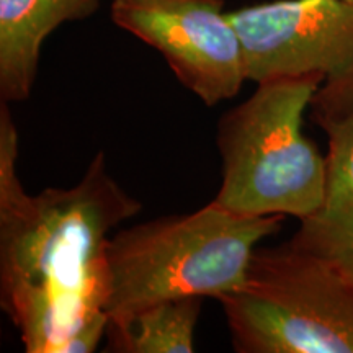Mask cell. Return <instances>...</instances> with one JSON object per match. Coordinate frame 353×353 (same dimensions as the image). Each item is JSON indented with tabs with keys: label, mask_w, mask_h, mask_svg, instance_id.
<instances>
[{
	"label": "cell",
	"mask_w": 353,
	"mask_h": 353,
	"mask_svg": "<svg viewBox=\"0 0 353 353\" xmlns=\"http://www.w3.org/2000/svg\"><path fill=\"white\" fill-rule=\"evenodd\" d=\"M201 301L198 296L169 299L110 317L105 352L192 353Z\"/></svg>",
	"instance_id": "obj_9"
},
{
	"label": "cell",
	"mask_w": 353,
	"mask_h": 353,
	"mask_svg": "<svg viewBox=\"0 0 353 353\" xmlns=\"http://www.w3.org/2000/svg\"><path fill=\"white\" fill-rule=\"evenodd\" d=\"M321 128L329 141L324 200L314 216L301 221L288 242L309 252L330 255L353 242V112Z\"/></svg>",
	"instance_id": "obj_8"
},
{
	"label": "cell",
	"mask_w": 353,
	"mask_h": 353,
	"mask_svg": "<svg viewBox=\"0 0 353 353\" xmlns=\"http://www.w3.org/2000/svg\"><path fill=\"white\" fill-rule=\"evenodd\" d=\"M112 20L161 52L208 107L234 99L249 81L244 46L223 0H113Z\"/></svg>",
	"instance_id": "obj_6"
},
{
	"label": "cell",
	"mask_w": 353,
	"mask_h": 353,
	"mask_svg": "<svg viewBox=\"0 0 353 353\" xmlns=\"http://www.w3.org/2000/svg\"><path fill=\"white\" fill-rule=\"evenodd\" d=\"M347 2H352L353 3V0H347Z\"/></svg>",
	"instance_id": "obj_11"
},
{
	"label": "cell",
	"mask_w": 353,
	"mask_h": 353,
	"mask_svg": "<svg viewBox=\"0 0 353 353\" xmlns=\"http://www.w3.org/2000/svg\"><path fill=\"white\" fill-rule=\"evenodd\" d=\"M218 301L239 353H353V283L324 255L255 249L244 283Z\"/></svg>",
	"instance_id": "obj_4"
},
{
	"label": "cell",
	"mask_w": 353,
	"mask_h": 353,
	"mask_svg": "<svg viewBox=\"0 0 353 353\" xmlns=\"http://www.w3.org/2000/svg\"><path fill=\"white\" fill-rule=\"evenodd\" d=\"M324 257L332 259L334 262L337 263V267L341 268L343 273H345L348 280L353 283V242L352 244L343 247V249L337 250V252H334L330 255H324Z\"/></svg>",
	"instance_id": "obj_10"
},
{
	"label": "cell",
	"mask_w": 353,
	"mask_h": 353,
	"mask_svg": "<svg viewBox=\"0 0 353 353\" xmlns=\"http://www.w3.org/2000/svg\"><path fill=\"white\" fill-rule=\"evenodd\" d=\"M100 6L101 0H0V100L28 99L46 38L57 26L92 17Z\"/></svg>",
	"instance_id": "obj_7"
},
{
	"label": "cell",
	"mask_w": 353,
	"mask_h": 353,
	"mask_svg": "<svg viewBox=\"0 0 353 353\" xmlns=\"http://www.w3.org/2000/svg\"><path fill=\"white\" fill-rule=\"evenodd\" d=\"M322 82L317 74L265 79L249 99L221 117L218 205L245 216L280 214L299 221L319 211L325 156L303 134V114Z\"/></svg>",
	"instance_id": "obj_3"
},
{
	"label": "cell",
	"mask_w": 353,
	"mask_h": 353,
	"mask_svg": "<svg viewBox=\"0 0 353 353\" xmlns=\"http://www.w3.org/2000/svg\"><path fill=\"white\" fill-rule=\"evenodd\" d=\"M245 52L247 79L317 74L311 103L317 126L353 112V3L275 0L228 12Z\"/></svg>",
	"instance_id": "obj_5"
},
{
	"label": "cell",
	"mask_w": 353,
	"mask_h": 353,
	"mask_svg": "<svg viewBox=\"0 0 353 353\" xmlns=\"http://www.w3.org/2000/svg\"><path fill=\"white\" fill-rule=\"evenodd\" d=\"M20 138L0 101V304L26 353H61L107 301L108 234L143 210L99 152L70 188L30 195L20 182Z\"/></svg>",
	"instance_id": "obj_1"
},
{
	"label": "cell",
	"mask_w": 353,
	"mask_h": 353,
	"mask_svg": "<svg viewBox=\"0 0 353 353\" xmlns=\"http://www.w3.org/2000/svg\"><path fill=\"white\" fill-rule=\"evenodd\" d=\"M286 216H245L214 200L121 229L105 250L110 317L179 298H221L244 283L255 247Z\"/></svg>",
	"instance_id": "obj_2"
}]
</instances>
